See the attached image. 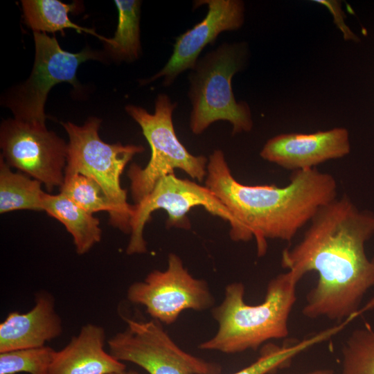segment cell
I'll return each mask as SVG.
<instances>
[{"label": "cell", "instance_id": "cell-16", "mask_svg": "<svg viewBox=\"0 0 374 374\" xmlns=\"http://www.w3.org/2000/svg\"><path fill=\"white\" fill-rule=\"evenodd\" d=\"M43 211L64 224L72 235L76 253H87L101 240L102 231L98 218L87 213L64 195L45 193Z\"/></svg>", "mask_w": 374, "mask_h": 374}, {"label": "cell", "instance_id": "cell-14", "mask_svg": "<svg viewBox=\"0 0 374 374\" xmlns=\"http://www.w3.org/2000/svg\"><path fill=\"white\" fill-rule=\"evenodd\" d=\"M62 332V320L55 311L54 298L46 292H37L30 310L10 312L1 323L0 353L44 346Z\"/></svg>", "mask_w": 374, "mask_h": 374}, {"label": "cell", "instance_id": "cell-18", "mask_svg": "<svg viewBox=\"0 0 374 374\" xmlns=\"http://www.w3.org/2000/svg\"><path fill=\"white\" fill-rule=\"evenodd\" d=\"M42 183L21 172H13L0 157V213L43 211L46 193Z\"/></svg>", "mask_w": 374, "mask_h": 374}, {"label": "cell", "instance_id": "cell-23", "mask_svg": "<svg viewBox=\"0 0 374 374\" xmlns=\"http://www.w3.org/2000/svg\"><path fill=\"white\" fill-rule=\"evenodd\" d=\"M55 352L44 346L0 353V374H48Z\"/></svg>", "mask_w": 374, "mask_h": 374}, {"label": "cell", "instance_id": "cell-7", "mask_svg": "<svg viewBox=\"0 0 374 374\" xmlns=\"http://www.w3.org/2000/svg\"><path fill=\"white\" fill-rule=\"evenodd\" d=\"M35 61L28 78L8 91L3 104L12 112L14 118L33 125L46 126L44 105L48 94L61 82L80 87L76 78L78 66L90 60L103 61V53L85 47L78 53L63 50L55 37L33 32Z\"/></svg>", "mask_w": 374, "mask_h": 374}, {"label": "cell", "instance_id": "cell-3", "mask_svg": "<svg viewBox=\"0 0 374 374\" xmlns=\"http://www.w3.org/2000/svg\"><path fill=\"white\" fill-rule=\"evenodd\" d=\"M299 281L289 271L276 276L268 283L264 301L257 305L245 303L242 283L227 285L222 301L211 309L217 331L198 348L235 354L256 350L271 339L286 337Z\"/></svg>", "mask_w": 374, "mask_h": 374}, {"label": "cell", "instance_id": "cell-25", "mask_svg": "<svg viewBox=\"0 0 374 374\" xmlns=\"http://www.w3.org/2000/svg\"><path fill=\"white\" fill-rule=\"evenodd\" d=\"M307 374H333V371L329 369H319L309 372Z\"/></svg>", "mask_w": 374, "mask_h": 374}, {"label": "cell", "instance_id": "cell-21", "mask_svg": "<svg viewBox=\"0 0 374 374\" xmlns=\"http://www.w3.org/2000/svg\"><path fill=\"white\" fill-rule=\"evenodd\" d=\"M340 374H374V327L365 323L354 330L341 349Z\"/></svg>", "mask_w": 374, "mask_h": 374}, {"label": "cell", "instance_id": "cell-17", "mask_svg": "<svg viewBox=\"0 0 374 374\" xmlns=\"http://www.w3.org/2000/svg\"><path fill=\"white\" fill-rule=\"evenodd\" d=\"M118 24L114 37L102 41L108 55L116 62H132L141 54L140 14L141 1L116 0Z\"/></svg>", "mask_w": 374, "mask_h": 374}, {"label": "cell", "instance_id": "cell-20", "mask_svg": "<svg viewBox=\"0 0 374 374\" xmlns=\"http://www.w3.org/2000/svg\"><path fill=\"white\" fill-rule=\"evenodd\" d=\"M346 324L337 326L321 331L301 341L282 346L273 344L264 345L258 359L247 367L232 374H268L286 366L292 359L310 347L321 343L341 331Z\"/></svg>", "mask_w": 374, "mask_h": 374}, {"label": "cell", "instance_id": "cell-5", "mask_svg": "<svg viewBox=\"0 0 374 374\" xmlns=\"http://www.w3.org/2000/svg\"><path fill=\"white\" fill-rule=\"evenodd\" d=\"M101 122V119L91 117L82 125L62 123L69 137L64 174L79 173L94 179L112 205L110 224L129 233L133 205L127 202V190L121 187V176L133 157L142 153L145 148L140 145L104 142L98 134Z\"/></svg>", "mask_w": 374, "mask_h": 374}, {"label": "cell", "instance_id": "cell-1", "mask_svg": "<svg viewBox=\"0 0 374 374\" xmlns=\"http://www.w3.org/2000/svg\"><path fill=\"white\" fill-rule=\"evenodd\" d=\"M309 224L300 242L283 251L281 266L299 280L308 272L318 274L306 296L305 317L351 321L374 286V257L365 251L374 235V213L342 196L321 207Z\"/></svg>", "mask_w": 374, "mask_h": 374}, {"label": "cell", "instance_id": "cell-2", "mask_svg": "<svg viewBox=\"0 0 374 374\" xmlns=\"http://www.w3.org/2000/svg\"><path fill=\"white\" fill-rule=\"evenodd\" d=\"M205 186L237 219L239 242L255 239L257 254L265 255L268 239L291 241L319 209L337 197L335 177L317 168L294 171L289 183L249 186L236 180L223 152L208 159Z\"/></svg>", "mask_w": 374, "mask_h": 374}, {"label": "cell", "instance_id": "cell-6", "mask_svg": "<svg viewBox=\"0 0 374 374\" xmlns=\"http://www.w3.org/2000/svg\"><path fill=\"white\" fill-rule=\"evenodd\" d=\"M177 105L168 95L160 93L156 98L153 114L134 105L125 108L141 127L151 149L150 161L144 168L132 163L127 172L134 204L144 199L161 178L174 174L175 169L183 170L199 181L206 178V157L190 154L176 135L172 113Z\"/></svg>", "mask_w": 374, "mask_h": 374}, {"label": "cell", "instance_id": "cell-22", "mask_svg": "<svg viewBox=\"0 0 374 374\" xmlns=\"http://www.w3.org/2000/svg\"><path fill=\"white\" fill-rule=\"evenodd\" d=\"M60 193L79 207L93 215L112 212V205L101 186L92 178L79 173L64 174Z\"/></svg>", "mask_w": 374, "mask_h": 374}, {"label": "cell", "instance_id": "cell-15", "mask_svg": "<svg viewBox=\"0 0 374 374\" xmlns=\"http://www.w3.org/2000/svg\"><path fill=\"white\" fill-rule=\"evenodd\" d=\"M102 326L88 323L61 350L55 352L48 374H112L125 364L105 350Z\"/></svg>", "mask_w": 374, "mask_h": 374}, {"label": "cell", "instance_id": "cell-9", "mask_svg": "<svg viewBox=\"0 0 374 374\" xmlns=\"http://www.w3.org/2000/svg\"><path fill=\"white\" fill-rule=\"evenodd\" d=\"M127 326L108 340L109 353L121 362L141 367L150 374H221L220 364L181 348L163 323L126 319Z\"/></svg>", "mask_w": 374, "mask_h": 374}, {"label": "cell", "instance_id": "cell-10", "mask_svg": "<svg viewBox=\"0 0 374 374\" xmlns=\"http://www.w3.org/2000/svg\"><path fill=\"white\" fill-rule=\"evenodd\" d=\"M127 298L145 307L152 319L166 325L175 323L184 310L204 311L215 303L208 283L193 277L173 253L168 254L166 270L154 269L143 280L131 284Z\"/></svg>", "mask_w": 374, "mask_h": 374}, {"label": "cell", "instance_id": "cell-26", "mask_svg": "<svg viewBox=\"0 0 374 374\" xmlns=\"http://www.w3.org/2000/svg\"><path fill=\"white\" fill-rule=\"evenodd\" d=\"M112 374H139V373L137 371H134V370H130V371L125 370L121 372L112 373Z\"/></svg>", "mask_w": 374, "mask_h": 374}, {"label": "cell", "instance_id": "cell-8", "mask_svg": "<svg viewBox=\"0 0 374 374\" xmlns=\"http://www.w3.org/2000/svg\"><path fill=\"white\" fill-rule=\"evenodd\" d=\"M199 206H203L211 215L229 222L231 239L239 242L240 224L221 200L206 186L178 178L172 174L161 178L144 199L133 205L130 223V238L126 253L133 255L147 252L143 230L154 211L163 209L166 211L168 228L190 229V223L187 214L193 208Z\"/></svg>", "mask_w": 374, "mask_h": 374}, {"label": "cell", "instance_id": "cell-13", "mask_svg": "<svg viewBox=\"0 0 374 374\" xmlns=\"http://www.w3.org/2000/svg\"><path fill=\"white\" fill-rule=\"evenodd\" d=\"M350 152L349 132L335 127L313 133H287L274 136L263 145L260 156L284 169L294 171L316 168Z\"/></svg>", "mask_w": 374, "mask_h": 374}, {"label": "cell", "instance_id": "cell-19", "mask_svg": "<svg viewBox=\"0 0 374 374\" xmlns=\"http://www.w3.org/2000/svg\"><path fill=\"white\" fill-rule=\"evenodd\" d=\"M21 2L24 21L33 32L60 31L64 35V29L73 28L80 33L93 35L101 41L105 38L94 30L80 26L70 20L69 13L79 9V3L69 4L59 0H22Z\"/></svg>", "mask_w": 374, "mask_h": 374}, {"label": "cell", "instance_id": "cell-11", "mask_svg": "<svg viewBox=\"0 0 374 374\" xmlns=\"http://www.w3.org/2000/svg\"><path fill=\"white\" fill-rule=\"evenodd\" d=\"M0 147L1 157L10 168L39 181L48 193L62 186L68 144L46 126L3 119Z\"/></svg>", "mask_w": 374, "mask_h": 374}, {"label": "cell", "instance_id": "cell-24", "mask_svg": "<svg viewBox=\"0 0 374 374\" xmlns=\"http://www.w3.org/2000/svg\"><path fill=\"white\" fill-rule=\"evenodd\" d=\"M316 3L326 7L333 17V21L336 26L342 33L343 37L346 41L359 42V38L347 26L345 19L346 15L341 8V3L335 0H315Z\"/></svg>", "mask_w": 374, "mask_h": 374}, {"label": "cell", "instance_id": "cell-12", "mask_svg": "<svg viewBox=\"0 0 374 374\" xmlns=\"http://www.w3.org/2000/svg\"><path fill=\"white\" fill-rule=\"evenodd\" d=\"M202 5L207 6L206 17L176 37L167 63L153 76L140 80L141 85L161 78L165 87L171 85L179 74L194 68L204 47L213 44L221 33L236 30L244 24V3L241 0L195 1L193 8Z\"/></svg>", "mask_w": 374, "mask_h": 374}, {"label": "cell", "instance_id": "cell-4", "mask_svg": "<svg viewBox=\"0 0 374 374\" xmlns=\"http://www.w3.org/2000/svg\"><path fill=\"white\" fill-rule=\"evenodd\" d=\"M248 59L249 47L243 42L223 43L199 58L189 74L193 134H202L218 121L229 122L233 134L251 130L250 107L246 102L235 100L231 84L232 78L244 68Z\"/></svg>", "mask_w": 374, "mask_h": 374}]
</instances>
